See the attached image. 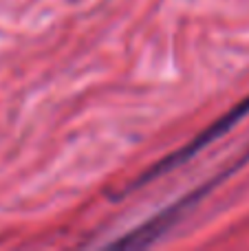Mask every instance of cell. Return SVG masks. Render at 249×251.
<instances>
[{
  "mask_svg": "<svg viewBox=\"0 0 249 251\" xmlns=\"http://www.w3.org/2000/svg\"><path fill=\"white\" fill-rule=\"evenodd\" d=\"M247 161H249V152H245L241 159H236L229 168H225L223 172H219L216 176L207 178L205 183L197 185L194 190H190L188 194H183L181 199H176L174 203H170L168 207H163L161 212H157L152 218H148L146 223H141V225H137L135 229H130L128 234H124L122 238L113 240L110 247H115V249H141V247H148V245L157 243V240L163 238L176 223L183 221V218L188 216V214L192 212V209L197 207L210 192H214L225 178H229L232 174H236Z\"/></svg>",
  "mask_w": 249,
  "mask_h": 251,
  "instance_id": "obj_1",
  "label": "cell"
},
{
  "mask_svg": "<svg viewBox=\"0 0 249 251\" xmlns=\"http://www.w3.org/2000/svg\"><path fill=\"white\" fill-rule=\"evenodd\" d=\"M247 115H249V95L243 101H238L236 106H232V108H229L223 117H219L214 124L207 126V128L203 130L197 139H192V141H188L183 148L170 152L168 156H163V159H159L157 163H152L148 170H146V172H141L139 176L130 183V185L124 187V190L119 192V196L128 194V192H135V190H139V187L150 185L152 181H159L163 174H168V172H172V170L181 168V165L188 163L192 156H197L201 150H205L207 146H212L216 139H221L223 134H227L229 130H232L236 124H241ZM119 196H117V199H119Z\"/></svg>",
  "mask_w": 249,
  "mask_h": 251,
  "instance_id": "obj_2",
  "label": "cell"
}]
</instances>
